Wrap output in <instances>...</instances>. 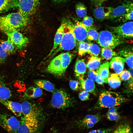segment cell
Instances as JSON below:
<instances>
[{"instance_id":"cell-1","label":"cell","mask_w":133,"mask_h":133,"mask_svg":"<svg viewBox=\"0 0 133 133\" xmlns=\"http://www.w3.org/2000/svg\"><path fill=\"white\" fill-rule=\"evenodd\" d=\"M29 20V18L19 12L0 16V30L6 33L18 30L26 26Z\"/></svg>"},{"instance_id":"cell-2","label":"cell","mask_w":133,"mask_h":133,"mask_svg":"<svg viewBox=\"0 0 133 133\" xmlns=\"http://www.w3.org/2000/svg\"><path fill=\"white\" fill-rule=\"evenodd\" d=\"M64 21V27L63 36L60 45L52 53L53 55L62 50H72L76 45L77 42L73 31V23L69 20Z\"/></svg>"},{"instance_id":"cell-3","label":"cell","mask_w":133,"mask_h":133,"mask_svg":"<svg viewBox=\"0 0 133 133\" xmlns=\"http://www.w3.org/2000/svg\"><path fill=\"white\" fill-rule=\"evenodd\" d=\"M125 100V99L118 93L104 91L100 95L96 108H110L121 104Z\"/></svg>"},{"instance_id":"cell-4","label":"cell","mask_w":133,"mask_h":133,"mask_svg":"<svg viewBox=\"0 0 133 133\" xmlns=\"http://www.w3.org/2000/svg\"><path fill=\"white\" fill-rule=\"evenodd\" d=\"M124 39L112 32L103 31L100 33L98 43L103 47L112 49L124 43Z\"/></svg>"},{"instance_id":"cell-5","label":"cell","mask_w":133,"mask_h":133,"mask_svg":"<svg viewBox=\"0 0 133 133\" xmlns=\"http://www.w3.org/2000/svg\"><path fill=\"white\" fill-rule=\"evenodd\" d=\"M51 105L58 109H65L71 106L73 100L69 94L64 90L59 89L56 90L52 96Z\"/></svg>"},{"instance_id":"cell-6","label":"cell","mask_w":133,"mask_h":133,"mask_svg":"<svg viewBox=\"0 0 133 133\" xmlns=\"http://www.w3.org/2000/svg\"><path fill=\"white\" fill-rule=\"evenodd\" d=\"M20 122L15 116L0 113V126L8 133H17Z\"/></svg>"},{"instance_id":"cell-7","label":"cell","mask_w":133,"mask_h":133,"mask_svg":"<svg viewBox=\"0 0 133 133\" xmlns=\"http://www.w3.org/2000/svg\"><path fill=\"white\" fill-rule=\"evenodd\" d=\"M40 1V0H19V12L30 18L36 11Z\"/></svg>"},{"instance_id":"cell-8","label":"cell","mask_w":133,"mask_h":133,"mask_svg":"<svg viewBox=\"0 0 133 133\" xmlns=\"http://www.w3.org/2000/svg\"><path fill=\"white\" fill-rule=\"evenodd\" d=\"M37 119L21 118L17 133H37L39 128Z\"/></svg>"},{"instance_id":"cell-9","label":"cell","mask_w":133,"mask_h":133,"mask_svg":"<svg viewBox=\"0 0 133 133\" xmlns=\"http://www.w3.org/2000/svg\"><path fill=\"white\" fill-rule=\"evenodd\" d=\"M9 40L18 49L21 50L27 45L29 42L28 38L24 36L18 30L5 33Z\"/></svg>"},{"instance_id":"cell-10","label":"cell","mask_w":133,"mask_h":133,"mask_svg":"<svg viewBox=\"0 0 133 133\" xmlns=\"http://www.w3.org/2000/svg\"><path fill=\"white\" fill-rule=\"evenodd\" d=\"M133 22L130 21L117 26L110 27L112 32L120 37L124 38L133 37Z\"/></svg>"},{"instance_id":"cell-11","label":"cell","mask_w":133,"mask_h":133,"mask_svg":"<svg viewBox=\"0 0 133 133\" xmlns=\"http://www.w3.org/2000/svg\"><path fill=\"white\" fill-rule=\"evenodd\" d=\"M133 3L130 1H125L121 5L114 8L108 19H118L127 13L133 10Z\"/></svg>"},{"instance_id":"cell-12","label":"cell","mask_w":133,"mask_h":133,"mask_svg":"<svg viewBox=\"0 0 133 133\" xmlns=\"http://www.w3.org/2000/svg\"><path fill=\"white\" fill-rule=\"evenodd\" d=\"M87 28L82 22L78 20L73 23V31L77 42L84 41L86 39Z\"/></svg>"},{"instance_id":"cell-13","label":"cell","mask_w":133,"mask_h":133,"mask_svg":"<svg viewBox=\"0 0 133 133\" xmlns=\"http://www.w3.org/2000/svg\"><path fill=\"white\" fill-rule=\"evenodd\" d=\"M101 118L98 114L86 115L78 123L79 127L83 129H89L93 127Z\"/></svg>"},{"instance_id":"cell-14","label":"cell","mask_w":133,"mask_h":133,"mask_svg":"<svg viewBox=\"0 0 133 133\" xmlns=\"http://www.w3.org/2000/svg\"><path fill=\"white\" fill-rule=\"evenodd\" d=\"M61 54H59L50 61L46 68V71L52 74L60 76L61 69Z\"/></svg>"},{"instance_id":"cell-15","label":"cell","mask_w":133,"mask_h":133,"mask_svg":"<svg viewBox=\"0 0 133 133\" xmlns=\"http://www.w3.org/2000/svg\"><path fill=\"white\" fill-rule=\"evenodd\" d=\"M0 103L11 111L16 116H21L22 115L21 104L18 102L7 100H0Z\"/></svg>"},{"instance_id":"cell-16","label":"cell","mask_w":133,"mask_h":133,"mask_svg":"<svg viewBox=\"0 0 133 133\" xmlns=\"http://www.w3.org/2000/svg\"><path fill=\"white\" fill-rule=\"evenodd\" d=\"M113 9L111 7H99L94 9L93 15L95 18L99 21L108 19Z\"/></svg>"},{"instance_id":"cell-17","label":"cell","mask_w":133,"mask_h":133,"mask_svg":"<svg viewBox=\"0 0 133 133\" xmlns=\"http://www.w3.org/2000/svg\"><path fill=\"white\" fill-rule=\"evenodd\" d=\"M21 104L23 117L28 118L37 119L36 110L32 104L27 101H24Z\"/></svg>"},{"instance_id":"cell-18","label":"cell","mask_w":133,"mask_h":133,"mask_svg":"<svg viewBox=\"0 0 133 133\" xmlns=\"http://www.w3.org/2000/svg\"><path fill=\"white\" fill-rule=\"evenodd\" d=\"M125 62L124 58L117 56L113 58L109 65L110 68L113 69L116 74L118 75L123 70Z\"/></svg>"},{"instance_id":"cell-19","label":"cell","mask_w":133,"mask_h":133,"mask_svg":"<svg viewBox=\"0 0 133 133\" xmlns=\"http://www.w3.org/2000/svg\"><path fill=\"white\" fill-rule=\"evenodd\" d=\"M64 27V22L63 21L57 29L54 37L53 46L47 57L51 55L60 45L63 36Z\"/></svg>"},{"instance_id":"cell-20","label":"cell","mask_w":133,"mask_h":133,"mask_svg":"<svg viewBox=\"0 0 133 133\" xmlns=\"http://www.w3.org/2000/svg\"><path fill=\"white\" fill-rule=\"evenodd\" d=\"M86 68V64L83 59H78L76 60L74 71L76 76L80 80L83 78Z\"/></svg>"},{"instance_id":"cell-21","label":"cell","mask_w":133,"mask_h":133,"mask_svg":"<svg viewBox=\"0 0 133 133\" xmlns=\"http://www.w3.org/2000/svg\"><path fill=\"white\" fill-rule=\"evenodd\" d=\"M43 94L42 89L38 87L31 86L25 91L23 97L25 99H31L41 96Z\"/></svg>"},{"instance_id":"cell-22","label":"cell","mask_w":133,"mask_h":133,"mask_svg":"<svg viewBox=\"0 0 133 133\" xmlns=\"http://www.w3.org/2000/svg\"><path fill=\"white\" fill-rule=\"evenodd\" d=\"M19 0H0V13L18 7Z\"/></svg>"},{"instance_id":"cell-23","label":"cell","mask_w":133,"mask_h":133,"mask_svg":"<svg viewBox=\"0 0 133 133\" xmlns=\"http://www.w3.org/2000/svg\"><path fill=\"white\" fill-rule=\"evenodd\" d=\"M12 96L11 91L6 85L3 78L0 77V100H7Z\"/></svg>"},{"instance_id":"cell-24","label":"cell","mask_w":133,"mask_h":133,"mask_svg":"<svg viewBox=\"0 0 133 133\" xmlns=\"http://www.w3.org/2000/svg\"><path fill=\"white\" fill-rule=\"evenodd\" d=\"M61 54L62 67L60 76L64 73L72 58V54L69 52L62 53Z\"/></svg>"},{"instance_id":"cell-25","label":"cell","mask_w":133,"mask_h":133,"mask_svg":"<svg viewBox=\"0 0 133 133\" xmlns=\"http://www.w3.org/2000/svg\"><path fill=\"white\" fill-rule=\"evenodd\" d=\"M80 81L81 87L84 90L95 94V85L93 81L88 78H83Z\"/></svg>"},{"instance_id":"cell-26","label":"cell","mask_w":133,"mask_h":133,"mask_svg":"<svg viewBox=\"0 0 133 133\" xmlns=\"http://www.w3.org/2000/svg\"><path fill=\"white\" fill-rule=\"evenodd\" d=\"M109 63L106 62L101 65L97 69V72L102 78L105 83L107 82L109 76Z\"/></svg>"},{"instance_id":"cell-27","label":"cell","mask_w":133,"mask_h":133,"mask_svg":"<svg viewBox=\"0 0 133 133\" xmlns=\"http://www.w3.org/2000/svg\"><path fill=\"white\" fill-rule=\"evenodd\" d=\"M119 55L124 57L125 61L130 68H133V52L129 49H124L119 51Z\"/></svg>"},{"instance_id":"cell-28","label":"cell","mask_w":133,"mask_h":133,"mask_svg":"<svg viewBox=\"0 0 133 133\" xmlns=\"http://www.w3.org/2000/svg\"><path fill=\"white\" fill-rule=\"evenodd\" d=\"M34 83L38 87L49 92H52L55 89L53 84L47 80H38L35 81Z\"/></svg>"},{"instance_id":"cell-29","label":"cell","mask_w":133,"mask_h":133,"mask_svg":"<svg viewBox=\"0 0 133 133\" xmlns=\"http://www.w3.org/2000/svg\"><path fill=\"white\" fill-rule=\"evenodd\" d=\"M100 58L92 56L86 65V67L90 70H94L97 69L100 66Z\"/></svg>"},{"instance_id":"cell-30","label":"cell","mask_w":133,"mask_h":133,"mask_svg":"<svg viewBox=\"0 0 133 133\" xmlns=\"http://www.w3.org/2000/svg\"><path fill=\"white\" fill-rule=\"evenodd\" d=\"M109 85L113 88H116L120 85L121 81L120 78L116 74H111L108 78L107 80Z\"/></svg>"},{"instance_id":"cell-31","label":"cell","mask_w":133,"mask_h":133,"mask_svg":"<svg viewBox=\"0 0 133 133\" xmlns=\"http://www.w3.org/2000/svg\"><path fill=\"white\" fill-rule=\"evenodd\" d=\"M76 14L79 18H83L87 14V9L86 6L82 2H79L77 4L75 7Z\"/></svg>"},{"instance_id":"cell-32","label":"cell","mask_w":133,"mask_h":133,"mask_svg":"<svg viewBox=\"0 0 133 133\" xmlns=\"http://www.w3.org/2000/svg\"><path fill=\"white\" fill-rule=\"evenodd\" d=\"M118 55H119L118 53L114 51L111 49L104 47L101 49V56L106 59L110 60L114 57Z\"/></svg>"},{"instance_id":"cell-33","label":"cell","mask_w":133,"mask_h":133,"mask_svg":"<svg viewBox=\"0 0 133 133\" xmlns=\"http://www.w3.org/2000/svg\"><path fill=\"white\" fill-rule=\"evenodd\" d=\"M99 36V34L95 29L92 27H88L86 39L88 41H97Z\"/></svg>"},{"instance_id":"cell-34","label":"cell","mask_w":133,"mask_h":133,"mask_svg":"<svg viewBox=\"0 0 133 133\" xmlns=\"http://www.w3.org/2000/svg\"><path fill=\"white\" fill-rule=\"evenodd\" d=\"M0 44L3 50L7 53H13L15 50V47L8 40L1 41Z\"/></svg>"},{"instance_id":"cell-35","label":"cell","mask_w":133,"mask_h":133,"mask_svg":"<svg viewBox=\"0 0 133 133\" xmlns=\"http://www.w3.org/2000/svg\"><path fill=\"white\" fill-rule=\"evenodd\" d=\"M113 133H132L131 127L127 123L121 124L116 128Z\"/></svg>"},{"instance_id":"cell-36","label":"cell","mask_w":133,"mask_h":133,"mask_svg":"<svg viewBox=\"0 0 133 133\" xmlns=\"http://www.w3.org/2000/svg\"><path fill=\"white\" fill-rule=\"evenodd\" d=\"M79 55L82 56L88 53L89 46V43L83 41L79 42Z\"/></svg>"},{"instance_id":"cell-37","label":"cell","mask_w":133,"mask_h":133,"mask_svg":"<svg viewBox=\"0 0 133 133\" xmlns=\"http://www.w3.org/2000/svg\"><path fill=\"white\" fill-rule=\"evenodd\" d=\"M89 46L88 53L92 56H97L100 52V49L97 45L91 43H89Z\"/></svg>"},{"instance_id":"cell-38","label":"cell","mask_w":133,"mask_h":133,"mask_svg":"<svg viewBox=\"0 0 133 133\" xmlns=\"http://www.w3.org/2000/svg\"><path fill=\"white\" fill-rule=\"evenodd\" d=\"M82 23L88 27H92L93 23V19L91 17L86 16L83 17Z\"/></svg>"},{"instance_id":"cell-39","label":"cell","mask_w":133,"mask_h":133,"mask_svg":"<svg viewBox=\"0 0 133 133\" xmlns=\"http://www.w3.org/2000/svg\"><path fill=\"white\" fill-rule=\"evenodd\" d=\"M69 84L70 88L73 90L77 91L81 89V85L78 81L72 80H70Z\"/></svg>"},{"instance_id":"cell-40","label":"cell","mask_w":133,"mask_h":133,"mask_svg":"<svg viewBox=\"0 0 133 133\" xmlns=\"http://www.w3.org/2000/svg\"><path fill=\"white\" fill-rule=\"evenodd\" d=\"M118 75H119L120 78L123 81H127L131 78L129 71L126 70H123Z\"/></svg>"},{"instance_id":"cell-41","label":"cell","mask_w":133,"mask_h":133,"mask_svg":"<svg viewBox=\"0 0 133 133\" xmlns=\"http://www.w3.org/2000/svg\"><path fill=\"white\" fill-rule=\"evenodd\" d=\"M107 118L111 121L118 120L120 118V116L118 113H111L107 112L106 114Z\"/></svg>"},{"instance_id":"cell-42","label":"cell","mask_w":133,"mask_h":133,"mask_svg":"<svg viewBox=\"0 0 133 133\" xmlns=\"http://www.w3.org/2000/svg\"><path fill=\"white\" fill-rule=\"evenodd\" d=\"M112 130L111 128H102L93 130L87 133H111Z\"/></svg>"},{"instance_id":"cell-43","label":"cell","mask_w":133,"mask_h":133,"mask_svg":"<svg viewBox=\"0 0 133 133\" xmlns=\"http://www.w3.org/2000/svg\"><path fill=\"white\" fill-rule=\"evenodd\" d=\"M133 18V10L130 11L121 17L118 18L120 20L124 21L127 20H132Z\"/></svg>"},{"instance_id":"cell-44","label":"cell","mask_w":133,"mask_h":133,"mask_svg":"<svg viewBox=\"0 0 133 133\" xmlns=\"http://www.w3.org/2000/svg\"><path fill=\"white\" fill-rule=\"evenodd\" d=\"M7 56V53L2 49L0 44V64L4 62Z\"/></svg>"},{"instance_id":"cell-45","label":"cell","mask_w":133,"mask_h":133,"mask_svg":"<svg viewBox=\"0 0 133 133\" xmlns=\"http://www.w3.org/2000/svg\"><path fill=\"white\" fill-rule=\"evenodd\" d=\"M89 96L88 92L84 90L81 91L79 94L80 99L83 101L88 100L89 99Z\"/></svg>"},{"instance_id":"cell-46","label":"cell","mask_w":133,"mask_h":133,"mask_svg":"<svg viewBox=\"0 0 133 133\" xmlns=\"http://www.w3.org/2000/svg\"><path fill=\"white\" fill-rule=\"evenodd\" d=\"M98 74L97 72L93 70H89L87 73L88 78L93 81H96V78Z\"/></svg>"},{"instance_id":"cell-47","label":"cell","mask_w":133,"mask_h":133,"mask_svg":"<svg viewBox=\"0 0 133 133\" xmlns=\"http://www.w3.org/2000/svg\"><path fill=\"white\" fill-rule=\"evenodd\" d=\"M107 0H91L92 5L95 7L101 6L103 3Z\"/></svg>"},{"instance_id":"cell-48","label":"cell","mask_w":133,"mask_h":133,"mask_svg":"<svg viewBox=\"0 0 133 133\" xmlns=\"http://www.w3.org/2000/svg\"><path fill=\"white\" fill-rule=\"evenodd\" d=\"M96 81L98 83L101 85L104 83L103 80L98 74L96 77Z\"/></svg>"},{"instance_id":"cell-49","label":"cell","mask_w":133,"mask_h":133,"mask_svg":"<svg viewBox=\"0 0 133 133\" xmlns=\"http://www.w3.org/2000/svg\"><path fill=\"white\" fill-rule=\"evenodd\" d=\"M117 108L115 107L110 108L108 110V113H117Z\"/></svg>"},{"instance_id":"cell-50","label":"cell","mask_w":133,"mask_h":133,"mask_svg":"<svg viewBox=\"0 0 133 133\" xmlns=\"http://www.w3.org/2000/svg\"><path fill=\"white\" fill-rule=\"evenodd\" d=\"M129 72L130 75L131 76V78L133 80V68H130L129 71Z\"/></svg>"},{"instance_id":"cell-51","label":"cell","mask_w":133,"mask_h":133,"mask_svg":"<svg viewBox=\"0 0 133 133\" xmlns=\"http://www.w3.org/2000/svg\"><path fill=\"white\" fill-rule=\"evenodd\" d=\"M54 2H64L67 0H52Z\"/></svg>"},{"instance_id":"cell-52","label":"cell","mask_w":133,"mask_h":133,"mask_svg":"<svg viewBox=\"0 0 133 133\" xmlns=\"http://www.w3.org/2000/svg\"><path fill=\"white\" fill-rule=\"evenodd\" d=\"M51 133H58L56 130H53L52 131Z\"/></svg>"}]
</instances>
